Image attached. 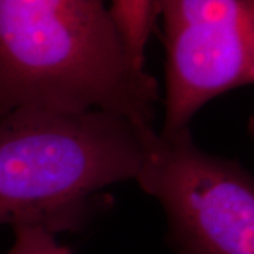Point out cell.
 <instances>
[{
	"instance_id": "6da1fadb",
	"label": "cell",
	"mask_w": 254,
	"mask_h": 254,
	"mask_svg": "<svg viewBox=\"0 0 254 254\" xmlns=\"http://www.w3.org/2000/svg\"><path fill=\"white\" fill-rule=\"evenodd\" d=\"M160 103L110 0H0V116L103 110L154 126Z\"/></svg>"
},
{
	"instance_id": "7a4b0ae2",
	"label": "cell",
	"mask_w": 254,
	"mask_h": 254,
	"mask_svg": "<svg viewBox=\"0 0 254 254\" xmlns=\"http://www.w3.org/2000/svg\"><path fill=\"white\" fill-rule=\"evenodd\" d=\"M155 126L103 110L18 108L0 116V227L79 232L100 193L134 181Z\"/></svg>"
},
{
	"instance_id": "3957f363",
	"label": "cell",
	"mask_w": 254,
	"mask_h": 254,
	"mask_svg": "<svg viewBox=\"0 0 254 254\" xmlns=\"http://www.w3.org/2000/svg\"><path fill=\"white\" fill-rule=\"evenodd\" d=\"M134 182L163 209L174 254H254L253 175L200 148L190 127L150 130Z\"/></svg>"
},
{
	"instance_id": "277c9868",
	"label": "cell",
	"mask_w": 254,
	"mask_h": 254,
	"mask_svg": "<svg viewBox=\"0 0 254 254\" xmlns=\"http://www.w3.org/2000/svg\"><path fill=\"white\" fill-rule=\"evenodd\" d=\"M163 23L161 131L188 128L210 100L254 83V0H151Z\"/></svg>"
},
{
	"instance_id": "5b68a950",
	"label": "cell",
	"mask_w": 254,
	"mask_h": 254,
	"mask_svg": "<svg viewBox=\"0 0 254 254\" xmlns=\"http://www.w3.org/2000/svg\"><path fill=\"white\" fill-rule=\"evenodd\" d=\"M113 14L134 61L145 68V48L155 24L151 0H110Z\"/></svg>"
},
{
	"instance_id": "8992f818",
	"label": "cell",
	"mask_w": 254,
	"mask_h": 254,
	"mask_svg": "<svg viewBox=\"0 0 254 254\" xmlns=\"http://www.w3.org/2000/svg\"><path fill=\"white\" fill-rule=\"evenodd\" d=\"M13 245L6 254H73L69 247L58 243L57 236L36 227H16Z\"/></svg>"
}]
</instances>
